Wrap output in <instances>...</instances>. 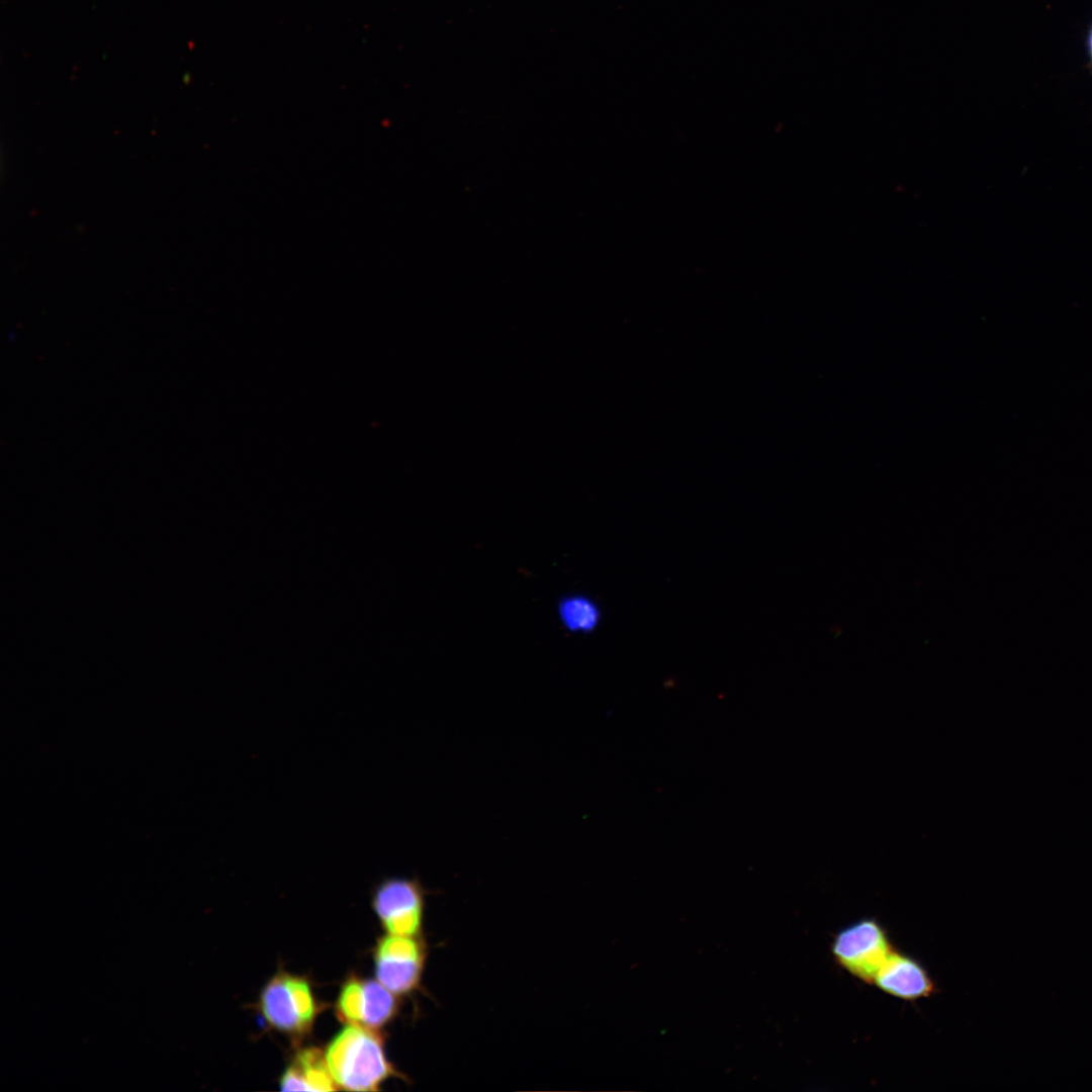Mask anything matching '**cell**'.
<instances>
[{"label":"cell","instance_id":"6da1fadb","mask_svg":"<svg viewBox=\"0 0 1092 1092\" xmlns=\"http://www.w3.org/2000/svg\"><path fill=\"white\" fill-rule=\"evenodd\" d=\"M324 1055L338 1089L377 1091L391 1077L405 1079L387 1059L380 1031L346 1024Z\"/></svg>","mask_w":1092,"mask_h":1092},{"label":"cell","instance_id":"7a4b0ae2","mask_svg":"<svg viewBox=\"0 0 1092 1092\" xmlns=\"http://www.w3.org/2000/svg\"><path fill=\"white\" fill-rule=\"evenodd\" d=\"M258 1007L267 1024L292 1038L308 1035L323 1005L306 977L279 971L263 986Z\"/></svg>","mask_w":1092,"mask_h":1092},{"label":"cell","instance_id":"ba28073f","mask_svg":"<svg viewBox=\"0 0 1092 1092\" xmlns=\"http://www.w3.org/2000/svg\"><path fill=\"white\" fill-rule=\"evenodd\" d=\"M279 1085L283 1091L339 1090L328 1069L324 1051L313 1046L296 1052L283 1072Z\"/></svg>","mask_w":1092,"mask_h":1092},{"label":"cell","instance_id":"9c48e42d","mask_svg":"<svg viewBox=\"0 0 1092 1092\" xmlns=\"http://www.w3.org/2000/svg\"><path fill=\"white\" fill-rule=\"evenodd\" d=\"M557 616L563 628L573 634H586L601 623L602 613L592 598L581 594L566 595L558 601Z\"/></svg>","mask_w":1092,"mask_h":1092},{"label":"cell","instance_id":"30bf717a","mask_svg":"<svg viewBox=\"0 0 1092 1092\" xmlns=\"http://www.w3.org/2000/svg\"><path fill=\"white\" fill-rule=\"evenodd\" d=\"M1088 48H1089L1090 56H1091V59H1092V29L1090 31L1089 38H1088Z\"/></svg>","mask_w":1092,"mask_h":1092},{"label":"cell","instance_id":"8992f818","mask_svg":"<svg viewBox=\"0 0 1092 1092\" xmlns=\"http://www.w3.org/2000/svg\"><path fill=\"white\" fill-rule=\"evenodd\" d=\"M426 889L418 879L387 878L372 894V907L390 934L419 936L423 932Z\"/></svg>","mask_w":1092,"mask_h":1092},{"label":"cell","instance_id":"52a82bcc","mask_svg":"<svg viewBox=\"0 0 1092 1092\" xmlns=\"http://www.w3.org/2000/svg\"><path fill=\"white\" fill-rule=\"evenodd\" d=\"M873 984L884 993L907 1001L929 997L936 990L923 965L896 949L878 971Z\"/></svg>","mask_w":1092,"mask_h":1092},{"label":"cell","instance_id":"5b68a950","mask_svg":"<svg viewBox=\"0 0 1092 1092\" xmlns=\"http://www.w3.org/2000/svg\"><path fill=\"white\" fill-rule=\"evenodd\" d=\"M399 1009L397 995L377 979H366L356 974H350L342 983L335 1003L339 1020L376 1031L391 1022Z\"/></svg>","mask_w":1092,"mask_h":1092},{"label":"cell","instance_id":"3957f363","mask_svg":"<svg viewBox=\"0 0 1092 1092\" xmlns=\"http://www.w3.org/2000/svg\"><path fill=\"white\" fill-rule=\"evenodd\" d=\"M894 950L888 932L875 918H862L845 926L831 943L835 963L864 983H873Z\"/></svg>","mask_w":1092,"mask_h":1092},{"label":"cell","instance_id":"277c9868","mask_svg":"<svg viewBox=\"0 0 1092 1092\" xmlns=\"http://www.w3.org/2000/svg\"><path fill=\"white\" fill-rule=\"evenodd\" d=\"M427 957L428 945L422 935L386 933L373 949L376 979L397 996L411 994L421 986Z\"/></svg>","mask_w":1092,"mask_h":1092}]
</instances>
